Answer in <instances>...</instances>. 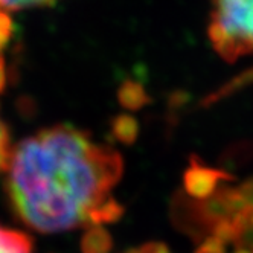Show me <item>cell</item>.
<instances>
[{
    "mask_svg": "<svg viewBox=\"0 0 253 253\" xmlns=\"http://www.w3.org/2000/svg\"><path fill=\"white\" fill-rule=\"evenodd\" d=\"M174 211L177 224L200 243L197 253H253V178L192 162Z\"/></svg>",
    "mask_w": 253,
    "mask_h": 253,
    "instance_id": "7a4b0ae2",
    "label": "cell"
},
{
    "mask_svg": "<svg viewBox=\"0 0 253 253\" xmlns=\"http://www.w3.org/2000/svg\"><path fill=\"white\" fill-rule=\"evenodd\" d=\"M0 253H34L29 235L0 226Z\"/></svg>",
    "mask_w": 253,
    "mask_h": 253,
    "instance_id": "277c9868",
    "label": "cell"
},
{
    "mask_svg": "<svg viewBox=\"0 0 253 253\" xmlns=\"http://www.w3.org/2000/svg\"><path fill=\"white\" fill-rule=\"evenodd\" d=\"M9 153H11V148H9L8 131H6V126L3 125V122L0 121V169H5Z\"/></svg>",
    "mask_w": 253,
    "mask_h": 253,
    "instance_id": "52a82bcc",
    "label": "cell"
},
{
    "mask_svg": "<svg viewBox=\"0 0 253 253\" xmlns=\"http://www.w3.org/2000/svg\"><path fill=\"white\" fill-rule=\"evenodd\" d=\"M209 39L227 61L253 55V0H212Z\"/></svg>",
    "mask_w": 253,
    "mask_h": 253,
    "instance_id": "3957f363",
    "label": "cell"
},
{
    "mask_svg": "<svg viewBox=\"0 0 253 253\" xmlns=\"http://www.w3.org/2000/svg\"><path fill=\"white\" fill-rule=\"evenodd\" d=\"M126 253H169V250L160 243H147L140 247L128 250Z\"/></svg>",
    "mask_w": 253,
    "mask_h": 253,
    "instance_id": "ba28073f",
    "label": "cell"
},
{
    "mask_svg": "<svg viewBox=\"0 0 253 253\" xmlns=\"http://www.w3.org/2000/svg\"><path fill=\"white\" fill-rule=\"evenodd\" d=\"M112 247V238L104 229L90 227L81 241V249L84 253H108Z\"/></svg>",
    "mask_w": 253,
    "mask_h": 253,
    "instance_id": "5b68a950",
    "label": "cell"
},
{
    "mask_svg": "<svg viewBox=\"0 0 253 253\" xmlns=\"http://www.w3.org/2000/svg\"><path fill=\"white\" fill-rule=\"evenodd\" d=\"M5 169L14 212L37 232L98 227L122 215L113 195L122 175L121 156L69 125L22 140Z\"/></svg>",
    "mask_w": 253,
    "mask_h": 253,
    "instance_id": "6da1fadb",
    "label": "cell"
},
{
    "mask_svg": "<svg viewBox=\"0 0 253 253\" xmlns=\"http://www.w3.org/2000/svg\"><path fill=\"white\" fill-rule=\"evenodd\" d=\"M52 2H55V0H0V9L14 11V9H22V8H28V6L47 5Z\"/></svg>",
    "mask_w": 253,
    "mask_h": 253,
    "instance_id": "8992f818",
    "label": "cell"
}]
</instances>
